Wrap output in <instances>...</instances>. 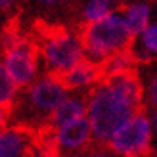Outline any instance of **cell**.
Returning <instances> with one entry per match:
<instances>
[{
	"instance_id": "277c9868",
	"label": "cell",
	"mask_w": 157,
	"mask_h": 157,
	"mask_svg": "<svg viewBox=\"0 0 157 157\" xmlns=\"http://www.w3.org/2000/svg\"><path fill=\"white\" fill-rule=\"evenodd\" d=\"M38 52H40V61L44 63L46 71L56 77H63L82 59H86L82 36L67 29L48 33L38 46Z\"/></svg>"
},
{
	"instance_id": "ba28073f",
	"label": "cell",
	"mask_w": 157,
	"mask_h": 157,
	"mask_svg": "<svg viewBox=\"0 0 157 157\" xmlns=\"http://www.w3.org/2000/svg\"><path fill=\"white\" fill-rule=\"evenodd\" d=\"M35 144V134L27 127H4L0 132V157H29Z\"/></svg>"
},
{
	"instance_id": "7c38bea8",
	"label": "cell",
	"mask_w": 157,
	"mask_h": 157,
	"mask_svg": "<svg viewBox=\"0 0 157 157\" xmlns=\"http://www.w3.org/2000/svg\"><path fill=\"white\" fill-rule=\"evenodd\" d=\"M130 50L138 61H150V59L157 58V21H151L132 40Z\"/></svg>"
},
{
	"instance_id": "ffe728a7",
	"label": "cell",
	"mask_w": 157,
	"mask_h": 157,
	"mask_svg": "<svg viewBox=\"0 0 157 157\" xmlns=\"http://www.w3.org/2000/svg\"><path fill=\"white\" fill-rule=\"evenodd\" d=\"M15 4V0H0V8L6 12V10H10V8Z\"/></svg>"
},
{
	"instance_id": "52a82bcc",
	"label": "cell",
	"mask_w": 157,
	"mask_h": 157,
	"mask_svg": "<svg viewBox=\"0 0 157 157\" xmlns=\"http://www.w3.org/2000/svg\"><path fill=\"white\" fill-rule=\"evenodd\" d=\"M92 140H94V134H92L90 121L86 117H82V119H77L73 123L52 128L50 142L59 155L73 157V155H78L86 150H90L88 146Z\"/></svg>"
},
{
	"instance_id": "44dd1931",
	"label": "cell",
	"mask_w": 157,
	"mask_h": 157,
	"mask_svg": "<svg viewBox=\"0 0 157 157\" xmlns=\"http://www.w3.org/2000/svg\"><path fill=\"white\" fill-rule=\"evenodd\" d=\"M111 2H113V0H111Z\"/></svg>"
},
{
	"instance_id": "4fadbf2b",
	"label": "cell",
	"mask_w": 157,
	"mask_h": 157,
	"mask_svg": "<svg viewBox=\"0 0 157 157\" xmlns=\"http://www.w3.org/2000/svg\"><path fill=\"white\" fill-rule=\"evenodd\" d=\"M136 58L132 50H124L119 52L115 56L107 58L104 63H100L101 69V77L109 78V77H117V75H127V73H134V65H136Z\"/></svg>"
},
{
	"instance_id": "6da1fadb",
	"label": "cell",
	"mask_w": 157,
	"mask_h": 157,
	"mask_svg": "<svg viewBox=\"0 0 157 157\" xmlns=\"http://www.w3.org/2000/svg\"><path fill=\"white\" fill-rule=\"evenodd\" d=\"M86 105V119L90 121L94 140L101 146H107L109 138L130 117L146 107L144 82L136 73L101 78L88 92Z\"/></svg>"
},
{
	"instance_id": "ac0fdd59",
	"label": "cell",
	"mask_w": 157,
	"mask_h": 157,
	"mask_svg": "<svg viewBox=\"0 0 157 157\" xmlns=\"http://www.w3.org/2000/svg\"><path fill=\"white\" fill-rule=\"evenodd\" d=\"M36 2L42 4V6H61V4L71 2V0H36Z\"/></svg>"
},
{
	"instance_id": "2e32d148",
	"label": "cell",
	"mask_w": 157,
	"mask_h": 157,
	"mask_svg": "<svg viewBox=\"0 0 157 157\" xmlns=\"http://www.w3.org/2000/svg\"><path fill=\"white\" fill-rule=\"evenodd\" d=\"M144 104L146 109L157 107V71L151 73L144 82Z\"/></svg>"
},
{
	"instance_id": "9c48e42d",
	"label": "cell",
	"mask_w": 157,
	"mask_h": 157,
	"mask_svg": "<svg viewBox=\"0 0 157 157\" xmlns=\"http://www.w3.org/2000/svg\"><path fill=\"white\" fill-rule=\"evenodd\" d=\"M101 69L98 63H94L90 59H82L78 65H75L71 71H67L63 77H61V81L63 84L71 90H82V88H94L100 81H101Z\"/></svg>"
},
{
	"instance_id": "30bf717a",
	"label": "cell",
	"mask_w": 157,
	"mask_h": 157,
	"mask_svg": "<svg viewBox=\"0 0 157 157\" xmlns=\"http://www.w3.org/2000/svg\"><path fill=\"white\" fill-rule=\"evenodd\" d=\"M119 12L123 15L124 23H127L132 38H136L151 23V6H150V2H146V0L128 2V4H124Z\"/></svg>"
},
{
	"instance_id": "5bb4252c",
	"label": "cell",
	"mask_w": 157,
	"mask_h": 157,
	"mask_svg": "<svg viewBox=\"0 0 157 157\" xmlns=\"http://www.w3.org/2000/svg\"><path fill=\"white\" fill-rule=\"evenodd\" d=\"M113 2L111 0H86L82 10H81V17L86 25L96 23L100 19L107 17L109 13H113Z\"/></svg>"
},
{
	"instance_id": "8992f818",
	"label": "cell",
	"mask_w": 157,
	"mask_h": 157,
	"mask_svg": "<svg viewBox=\"0 0 157 157\" xmlns=\"http://www.w3.org/2000/svg\"><path fill=\"white\" fill-rule=\"evenodd\" d=\"M153 124L147 111H138L134 117L109 138L107 147L119 157H144L151 150L153 144Z\"/></svg>"
},
{
	"instance_id": "d6986e66",
	"label": "cell",
	"mask_w": 157,
	"mask_h": 157,
	"mask_svg": "<svg viewBox=\"0 0 157 157\" xmlns=\"http://www.w3.org/2000/svg\"><path fill=\"white\" fill-rule=\"evenodd\" d=\"M147 115H150V119H151L153 130L157 132V107H153V109H147Z\"/></svg>"
},
{
	"instance_id": "8fae6325",
	"label": "cell",
	"mask_w": 157,
	"mask_h": 157,
	"mask_svg": "<svg viewBox=\"0 0 157 157\" xmlns=\"http://www.w3.org/2000/svg\"><path fill=\"white\" fill-rule=\"evenodd\" d=\"M86 109H88L86 98L69 94V96L59 104V107L52 113L48 127L50 128H58L61 124H67V123H73L77 119H82V117H86Z\"/></svg>"
},
{
	"instance_id": "5b68a950",
	"label": "cell",
	"mask_w": 157,
	"mask_h": 157,
	"mask_svg": "<svg viewBox=\"0 0 157 157\" xmlns=\"http://www.w3.org/2000/svg\"><path fill=\"white\" fill-rule=\"evenodd\" d=\"M38 63L40 52L35 48V44L13 33L4 35V56L0 67L12 77V81L19 88H27L38 78Z\"/></svg>"
},
{
	"instance_id": "e0dca14e",
	"label": "cell",
	"mask_w": 157,
	"mask_h": 157,
	"mask_svg": "<svg viewBox=\"0 0 157 157\" xmlns=\"http://www.w3.org/2000/svg\"><path fill=\"white\" fill-rule=\"evenodd\" d=\"M73 157H119L117 153H113L107 146H100V147H90L78 155H73Z\"/></svg>"
},
{
	"instance_id": "7a4b0ae2",
	"label": "cell",
	"mask_w": 157,
	"mask_h": 157,
	"mask_svg": "<svg viewBox=\"0 0 157 157\" xmlns=\"http://www.w3.org/2000/svg\"><path fill=\"white\" fill-rule=\"evenodd\" d=\"M81 36L86 52V59H90L98 65L104 63L107 58L115 56V54L130 50L132 40H134L121 12L117 10L96 23L84 25Z\"/></svg>"
},
{
	"instance_id": "9a60e30c",
	"label": "cell",
	"mask_w": 157,
	"mask_h": 157,
	"mask_svg": "<svg viewBox=\"0 0 157 157\" xmlns=\"http://www.w3.org/2000/svg\"><path fill=\"white\" fill-rule=\"evenodd\" d=\"M17 92H19V86L12 81V77L8 75L2 67H0V104H2L4 111L13 107V104L19 98Z\"/></svg>"
},
{
	"instance_id": "3957f363",
	"label": "cell",
	"mask_w": 157,
	"mask_h": 157,
	"mask_svg": "<svg viewBox=\"0 0 157 157\" xmlns=\"http://www.w3.org/2000/svg\"><path fill=\"white\" fill-rule=\"evenodd\" d=\"M69 88L63 84L61 77L56 75H40L36 81L27 86L23 94L13 104V111H19V121L21 117L27 119L29 127L31 123H50L52 113L59 107V104L69 96ZM27 127V128H29Z\"/></svg>"
}]
</instances>
